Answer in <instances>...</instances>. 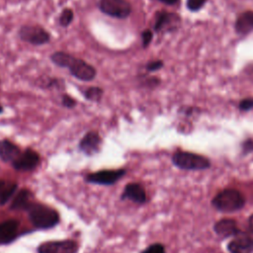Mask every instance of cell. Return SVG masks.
I'll return each instance as SVG.
<instances>
[{"label":"cell","mask_w":253,"mask_h":253,"mask_svg":"<svg viewBox=\"0 0 253 253\" xmlns=\"http://www.w3.org/2000/svg\"><path fill=\"white\" fill-rule=\"evenodd\" d=\"M28 211L32 223L38 228L47 229L58 223L57 211L47 206L33 205Z\"/></svg>","instance_id":"1"},{"label":"cell","mask_w":253,"mask_h":253,"mask_svg":"<svg viewBox=\"0 0 253 253\" xmlns=\"http://www.w3.org/2000/svg\"><path fill=\"white\" fill-rule=\"evenodd\" d=\"M244 197L234 189H225L212 199V206L220 211L231 212L240 210L244 206Z\"/></svg>","instance_id":"2"},{"label":"cell","mask_w":253,"mask_h":253,"mask_svg":"<svg viewBox=\"0 0 253 253\" xmlns=\"http://www.w3.org/2000/svg\"><path fill=\"white\" fill-rule=\"evenodd\" d=\"M172 162L177 167L186 170H204L211 165L207 157L187 151L175 152L172 156Z\"/></svg>","instance_id":"3"},{"label":"cell","mask_w":253,"mask_h":253,"mask_svg":"<svg viewBox=\"0 0 253 253\" xmlns=\"http://www.w3.org/2000/svg\"><path fill=\"white\" fill-rule=\"evenodd\" d=\"M19 37L22 41L34 45L44 44L50 40L48 32H46L43 28L31 25L22 26L19 30Z\"/></svg>","instance_id":"4"},{"label":"cell","mask_w":253,"mask_h":253,"mask_svg":"<svg viewBox=\"0 0 253 253\" xmlns=\"http://www.w3.org/2000/svg\"><path fill=\"white\" fill-rule=\"evenodd\" d=\"M100 10L111 17L125 19L131 13V6L126 0H100Z\"/></svg>","instance_id":"5"},{"label":"cell","mask_w":253,"mask_h":253,"mask_svg":"<svg viewBox=\"0 0 253 253\" xmlns=\"http://www.w3.org/2000/svg\"><path fill=\"white\" fill-rule=\"evenodd\" d=\"M72 76L81 81H91L96 76V69L86 61L74 57L68 66Z\"/></svg>","instance_id":"6"},{"label":"cell","mask_w":253,"mask_h":253,"mask_svg":"<svg viewBox=\"0 0 253 253\" xmlns=\"http://www.w3.org/2000/svg\"><path fill=\"white\" fill-rule=\"evenodd\" d=\"M38 251L39 253H77L78 245L73 240L48 241L42 243Z\"/></svg>","instance_id":"7"},{"label":"cell","mask_w":253,"mask_h":253,"mask_svg":"<svg viewBox=\"0 0 253 253\" xmlns=\"http://www.w3.org/2000/svg\"><path fill=\"white\" fill-rule=\"evenodd\" d=\"M126 173L125 169L118 170H102L89 174L86 180L90 183L100 185H112L120 180Z\"/></svg>","instance_id":"8"},{"label":"cell","mask_w":253,"mask_h":253,"mask_svg":"<svg viewBox=\"0 0 253 253\" xmlns=\"http://www.w3.org/2000/svg\"><path fill=\"white\" fill-rule=\"evenodd\" d=\"M180 23V18L177 14L159 11L155 16L154 22V31L155 32H169L176 28L177 24Z\"/></svg>","instance_id":"9"},{"label":"cell","mask_w":253,"mask_h":253,"mask_svg":"<svg viewBox=\"0 0 253 253\" xmlns=\"http://www.w3.org/2000/svg\"><path fill=\"white\" fill-rule=\"evenodd\" d=\"M40 162V155L33 149H26L12 163L13 167L21 171H29L37 167Z\"/></svg>","instance_id":"10"},{"label":"cell","mask_w":253,"mask_h":253,"mask_svg":"<svg viewBox=\"0 0 253 253\" xmlns=\"http://www.w3.org/2000/svg\"><path fill=\"white\" fill-rule=\"evenodd\" d=\"M102 138L98 132L90 130L80 140L79 148L87 155H93L100 150Z\"/></svg>","instance_id":"11"},{"label":"cell","mask_w":253,"mask_h":253,"mask_svg":"<svg viewBox=\"0 0 253 253\" xmlns=\"http://www.w3.org/2000/svg\"><path fill=\"white\" fill-rule=\"evenodd\" d=\"M227 249L230 253H252L253 238L246 234L237 235L228 243Z\"/></svg>","instance_id":"12"},{"label":"cell","mask_w":253,"mask_h":253,"mask_svg":"<svg viewBox=\"0 0 253 253\" xmlns=\"http://www.w3.org/2000/svg\"><path fill=\"white\" fill-rule=\"evenodd\" d=\"M18 221L14 219L0 222V245L8 244L14 240L18 233Z\"/></svg>","instance_id":"13"},{"label":"cell","mask_w":253,"mask_h":253,"mask_svg":"<svg viewBox=\"0 0 253 253\" xmlns=\"http://www.w3.org/2000/svg\"><path fill=\"white\" fill-rule=\"evenodd\" d=\"M20 148L8 139L0 140V159L4 162L13 163L21 154Z\"/></svg>","instance_id":"14"},{"label":"cell","mask_w":253,"mask_h":253,"mask_svg":"<svg viewBox=\"0 0 253 253\" xmlns=\"http://www.w3.org/2000/svg\"><path fill=\"white\" fill-rule=\"evenodd\" d=\"M122 199H128L134 203L143 204L146 201V194L141 185L137 183H130L126 186Z\"/></svg>","instance_id":"15"},{"label":"cell","mask_w":253,"mask_h":253,"mask_svg":"<svg viewBox=\"0 0 253 253\" xmlns=\"http://www.w3.org/2000/svg\"><path fill=\"white\" fill-rule=\"evenodd\" d=\"M235 31L240 36H246L253 31V11H245L238 16Z\"/></svg>","instance_id":"16"},{"label":"cell","mask_w":253,"mask_h":253,"mask_svg":"<svg viewBox=\"0 0 253 253\" xmlns=\"http://www.w3.org/2000/svg\"><path fill=\"white\" fill-rule=\"evenodd\" d=\"M213 229L216 232V234H218L221 237H229L232 235H237L239 233L235 221L233 219L227 218L217 221L214 224Z\"/></svg>","instance_id":"17"},{"label":"cell","mask_w":253,"mask_h":253,"mask_svg":"<svg viewBox=\"0 0 253 253\" xmlns=\"http://www.w3.org/2000/svg\"><path fill=\"white\" fill-rule=\"evenodd\" d=\"M32 202L33 194L29 190L23 189L14 198L11 208L14 210H29L34 205Z\"/></svg>","instance_id":"18"},{"label":"cell","mask_w":253,"mask_h":253,"mask_svg":"<svg viewBox=\"0 0 253 253\" xmlns=\"http://www.w3.org/2000/svg\"><path fill=\"white\" fill-rule=\"evenodd\" d=\"M17 189V184L14 182L0 181V205H5L13 196Z\"/></svg>","instance_id":"19"},{"label":"cell","mask_w":253,"mask_h":253,"mask_svg":"<svg viewBox=\"0 0 253 253\" xmlns=\"http://www.w3.org/2000/svg\"><path fill=\"white\" fill-rule=\"evenodd\" d=\"M74 56L64 51H55L50 55V60L57 66L68 68Z\"/></svg>","instance_id":"20"},{"label":"cell","mask_w":253,"mask_h":253,"mask_svg":"<svg viewBox=\"0 0 253 253\" xmlns=\"http://www.w3.org/2000/svg\"><path fill=\"white\" fill-rule=\"evenodd\" d=\"M103 89L100 88V87H89L87 88L83 94H84V97L89 100V101H93V102H99L101 99H102V96H103Z\"/></svg>","instance_id":"21"},{"label":"cell","mask_w":253,"mask_h":253,"mask_svg":"<svg viewBox=\"0 0 253 253\" xmlns=\"http://www.w3.org/2000/svg\"><path fill=\"white\" fill-rule=\"evenodd\" d=\"M73 17H74L73 11L70 8L63 9L61 14H60V16H59V24H60V26L63 27V28L68 27L72 23Z\"/></svg>","instance_id":"22"},{"label":"cell","mask_w":253,"mask_h":253,"mask_svg":"<svg viewBox=\"0 0 253 253\" xmlns=\"http://www.w3.org/2000/svg\"><path fill=\"white\" fill-rule=\"evenodd\" d=\"M208 0H187V7L189 10L195 12L200 10Z\"/></svg>","instance_id":"23"},{"label":"cell","mask_w":253,"mask_h":253,"mask_svg":"<svg viewBox=\"0 0 253 253\" xmlns=\"http://www.w3.org/2000/svg\"><path fill=\"white\" fill-rule=\"evenodd\" d=\"M141 253H165V249H164L163 245H161L159 243H155V244L148 246Z\"/></svg>","instance_id":"24"},{"label":"cell","mask_w":253,"mask_h":253,"mask_svg":"<svg viewBox=\"0 0 253 253\" xmlns=\"http://www.w3.org/2000/svg\"><path fill=\"white\" fill-rule=\"evenodd\" d=\"M141 39H142V45L143 47H146L149 45V43L151 42L152 39H153V34L150 30H145L142 32L141 34Z\"/></svg>","instance_id":"25"},{"label":"cell","mask_w":253,"mask_h":253,"mask_svg":"<svg viewBox=\"0 0 253 253\" xmlns=\"http://www.w3.org/2000/svg\"><path fill=\"white\" fill-rule=\"evenodd\" d=\"M61 104L65 108H73L76 105V101L69 95L63 94L61 97Z\"/></svg>","instance_id":"26"},{"label":"cell","mask_w":253,"mask_h":253,"mask_svg":"<svg viewBox=\"0 0 253 253\" xmlns=\"http://www.w3.org/2000/svg\"><path fill=\"white\" fill-rule=\"evenodd\" d=\"M239 109L241 111H249L253 109V98H246L243 99L239 103Z\"/></svg>","instance_id":"27"},{"label":"cell","mask_w":253,"mask_h":253,"mask_svg":"<svg viewBox=\"0 0 253 253\" xmlns=\"http://www.w3.org/2000/svg\"><path fill=\"white\" fill-rule=\"evenodd\" d=\"M163 67V61L161 60H153L146 64V70L147 71H156Z\"/></svg>","instance_id":"28"},{"label":"cell","mask_w":253,"mask_h":253,"mask_svg":"<svg viewBox=\"0 0 253 253\" xmlns=\"http://www.w3.org/2000/svg\"><path fill=\"white\" fill-rule=\"evenodd\" d=\"M242 149H243V152L245 153L253 151V140L252 139L245 140L242 144Z\"/></svg>","instance_id":"29"},{"label":"cell","mask_w":253,"mask_h":253,"mask_svg":"<svg viewBox=\"0 0 253 253\" xmlns=\"http://www.w3.org/2000/svg\"><path fill=\"white\" fill-rule=\"evenodd\" d=\"M159 1H161L162 3H164V4H166V5H174V4H176L179 0H159Z\"/></svg>","instance_id":"30"},{"label":"cell","mask_w":253,"mask_h":253,"mask_svg":"<svg viewBox=\"0 0 253 253\" xmlns=\"http://www.w3.org/2000/svg\"><path fill=\"white\" fill-rule=\"evenodd\" d=\"M249 226H250V229L253 231V214L249 218Z\"/></svg>","instance_id":"31"},{"label":"cell","mask_w":253,"mask_h":253,"mask_svg":"<svg viewBox=\"0 0 253 253\" xmlns=\"http://www.w3.org/2000/svg\"><path fill=\"white\" fill-rule=\"evenodd\" d=\"M3 112V107H2V105L0 104V114Z\"/></svg>","instance_id":"32"}]
</instances>
